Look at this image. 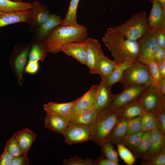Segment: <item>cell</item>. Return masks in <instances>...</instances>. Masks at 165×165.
Returning <instances> with one entry per match:
<instances>
[{"instance_id": "obj_42", "label": "cell", "mask_w": 165, "mask_h": 165, "mask_svg": "<svg viewBox=\"0 0 165 165\" xmlns=\"http://www.w3.org/2000/svg\"><path fill=\"white\" fill-rule=\"evenodd\" d=\"M158 46L165 49V28L152 29Z\"/></svg>"}, {"instance_id": "obj_27", "label": "cell", "mask_w": 165, "mask_h": 165, "mask_svg": "<svg viewBox=\"0 0 165 165\" xmlns=\"http://www.w3.org/2000/svg\"><path fill=\"white\" fill-rule=\"evenodd\" d=\"M136 61L133 60H127L117 64L106 79L108 84L112 86L116 83L120 82L124 72Z\"/></svg>"}, {"instance_id": "obj_51", "label": "cell", "mask_w": 165, "mask_h": 165, "mask_svg": "<svg viewBox=\"0 0 165 165\" xmlns=\"http://www.w3.org/2000/svg\"><path fill=\"white\" fill-rule=\"evenodd\" d=\"M12 1L15 2H22V0H10Z\"/></svg>"}, {"instance_id": "obj_40", "label": "cell", "mask_w": 165, "mask_h": 165, "mask_svg": "<svg viewBox=\"0 0 165 165\" xmlns=\"http://www.w3.org/2000/svg\"><path fill=\"white\" fill-rule=\"evenodd\" d=\"M64 165H95L94 161L89 158L82 159L80 157L74 156L68 159H64Z\"/></svg>"}, {"instance_id": "obj_15", "label": "cell", "mask_w": 165, "mask_h": 165, "mask_svg": "<svg viewBox=\"0 0 165 165\" xmlns=\"http://www.w3.org/2000/svg\"><path fill=\"white\" fill-rule=\"evenodd\" d=\"M61 51L74 58L82 64L86 65V46L85 41L66 44L62 46Z\"/></svg>"}, {"instance_id": "obj_5", "label": "cell", "mask_w": 165, "mask_h": 165, "mask_svg": "<svg viewBox=\"0 0 165 165\" xmlns=\"http://www.w3.org/2000/svg\"><path fill=\"white\" fill-rule=\"evenodd\" d=\"M120 82L123 90L132 84L148 86L152 83L148 65L138 60L124 72Z\"/></svg>"}, {"instance_id": "obj_49", "label": "cell", "mask_w": 165, "mask_h": 165, "mask_svg": "<svg viewBox=\"0 0 165 165\" xmlns=\"http://www.w3.org/2000/svg\"><path fill=\"white\" fill-rule=\"evenodd\" d=\"M157 86L161 94L165 95V78H160Z\"/></svg>"}, {"instance_id": "obj_6", "label": "cell", "mask_w": 165, "mask_h": 165, "mask_svg": "<svg viewBox=\"0 0 165 165\" xmlns=\"http://www.w3.org/2000/svg\"><path fill=\"white\" fill-rule=\"evenodd\" d=\"M137 101L145 112L155 115L165 103V95L152 83L141 94Z\"/></svg>"}, {"instance_id": "obj_12", "label": "cell", "mask_w": 165, "mask_h": 165, "mask_svg": "<svg viewBox=\"0 0 165 165\" xmlns=\"http://www.w3.org/2000/svg\"><path fill=\"white\" fill-rule=\"evenodd\" d=\"M86 46V64L90 73L95 74L96 65L99 57L103 51L99 42L91 37L85 40Z\"/></svg>"}, {"instance_id": "obj_18", "label": "cell", "mask_w": 165, "mask_h": 165, "mask_svg": "<svg viewBox=\"0 0 165 165\" xmlns=\"http://www.w3.org/2000/svg\"><path fill=\"white\" fill-rule=\"evenodd\" d=\"M79 99L64 103L50 101L43 105L44 109L47 113L68 118Z\"/></svg>"}, {"instance_id": "obj_8", "label": "cell", "mask_w": 165, "mask_h": 165, "mask_svg": "<svg viewBox=\"0 0 165 165\" xmlns=\"http://www.w3.org/2000/svg\"><path fill=\"white\" fill-rule=\"evenodd\" d=\"M148 86L132 84L126 87L121 93L113 94L112 101L109 108L112 111H116L124 106L137 100Z\"/></svg>"}, {"instance_id": "obj_34", "label": "cell", "mask_w": 165, "mask_h": 165, "mask_svg": "<svg viewBox=\"0 0 165 165\" xmlns=\"http://www.w3.org/2000/svg\"><path fill=\"white\" fill-rule=\"evenodd\" d=\"M145 131L141 130L126 136L121 143L129 149L134 150L139 145Z\"/></svg>"}, {"instance_id": "obj_44", "label": "cell", "mask_w": 165, "mask_h": 165, "mask_svg": "<svg viewBox=\"0 0 165 165\" xmlns=\"http://www.w3.org/2000/svg\"><path fill=\"white\" fill-rule=\"evenodd\" d=\"M39 68L38 62L28 61L25 66L24 72L29 74H35L38 72Z\"/></svg>"}, {"instance_id": "obj_7", "label": "cell", "mask_w": 165, "mask_h": 165, "mask_svg": "<svg viewBox=\"0 0 165 165\" xmlns=\"http://www.w3.org/2000/svg\"><path fill=\"white\" fill-rule=\"evenodd\" d=\"M31 45V43L15 46L10 60L11 68L20 86L24 82L23 76Z\"/></svg>"}, {"instance_id": "obj_52", "label": "cell", "mask_w": 165, "mask_h": 165, "mask_svg": "<svg viewBox=\"0 0 165 165\" xmlns=\"http://www.w3.org/2000/svg\"><path fill=\"white\" fill-rule=\"evenodd\" d=\"M149 0L152 3L153 0Z\"/></svg>"}, {"instance_id": "obj_29", "label": "cell", "mask_w": 165, "mask_h": 165, "mask_svg": "<svg viewBox=\"0 0 165 165\" xmlns=\"http://www.w3.org/2000/svg\"><path fill=\"white\" fill-rule=\"evenodd\" d=\"M32 3L17 2L10 0H0V11L5 13L30 10Z\"/></svg>"}, {"instance_id": "obj_38", "label": "cell", "mask_w": 165, "mask_h": 165, "mask_svg": "<svg viewBox=\"0 0 165 165\" xmlns=\"http://www.w3.org/2000/svg\"><path fill=\"white\" fill-rule=\"evenodd\" d=\"M141 129V116L127 119L126 136L138 132Z\"/></svg>"}, {"instance_id": "obj_35", "label": "cell", "mask_w": 165, "mask_h": 165, "mask_svg": "<svg viewBox=\"0 0 165 165\" xmlns=\"http://www.w3.org/2000/svg\"><path fill=\"white\" fill-rule=\"evenodd\" d=\"M116 144L118 152L120 158L126 164L133 165L135 162L136 158L130 150L122 143Z\"/></svg>"}, {"instance_id": "obj_25", "label": "cell", "mask_w": 165, "mask_h": 165, "mask_svg": "<svg viewBox=\"0 0 165 165\" xmlns=\"http://www.w3.org/2000/svg\"><path fill=\"white\" fill-rule=\"evenodd\" d=\"M62 22V20L59 16L51 14L46 21L38 28L37 33L38 39L43 41L49 33L61 24Z\"/></svg>"}, {"instance_id": "obj_1", "label": "cell", "mask_w": 165, "mask_h": 165, "mask_svg": "<svg viewBox=\"0 0 165 165\" xmlns=\"http://www.w3.org/2000/svg\"><path fill=\"white\" fill-rule=\"evenodd\" d=\"M88 38L87 29L78 23L61 24L53 29L43 41L48 52L57 53L64 45L73 42L85 41Z\"/></svg>"}, {"instance_id": "obj_19", "label": "cell", "mask_w": 165, "mask_h": 165, "mask_svg": "<svg viewBox=\"0 0 165 165\" xmlns=\"http://www.w3.org/2000/svg\"><path fill=\"white\" fill-rule=\"evenodd\" d=\"M99 85H94L79 99L72 108L71 113L90 108L94 106Z\"/></svg>"}, {"instance_id": "obj_32", "label": "cell", "mask_w": 165, "mask_h": 165, "mask_svg": "<svg viewBox=\"0 0 165 165\" xmlns=\"http://www.w3.org/2000/svg\"><path fill=\"white\" fill-rule=\"evenodd\" d=\"M141 117V130L151 131L154 129L159 128L157 120L154 114L145 112Z\"/></svg>"}, {"instance_id": "obj_20", "label": "cell", "mask_w": 165, "mask_h": 165, "mask_svg": "<svg viewBox=\"0 0 165 165\" xmlns=\"http://www.w3.org/2000/svg\"><path fill=\"white\" fill-rule=\"evenodd\" d=\"M69 124L67 118L47 113L44 125L52 132L62 134Z\"/></svg>"}, {"instance_id": "obj_22", "label": "cell", "mask_w": 165, "mask_h": 165, "mask_svg": "<svg viewBox=\"0 0 165 165\" xmlns=\"http://www.w3.org/2000/svg\"><path fill=\"white\" fill-rule=\"evenodd\" d=\"M102 52L98 58L96 66L95 74L100 75L101 79H107L117 65Z\"/></svg>"}, {"instance_id": "obj_24", "label": "cell", "mask_w": 165, "mask_h": 165, "mask_svg": "<svg viewBox=\"0 0 165 165\" xmlns=\"http://www.w3.org/2000/svg\"><path fill=\"white\" fill-rule=\"evenodd\" d=\"M127 119L121 117L112 129L108 139L112 144L121 143L126 135Z\"/></svg>"}, {"instance_id": "obj_9", "label": "cell", "mask_w": 165, "mask_h": 165, "mask_svg": "<svg viewBox=\"0 0 165 165\" xmlns=\"http://www.w3.org/2000/svg\"><path fill=\"white\" fill-rule=\"evenodd\" d=\"M62 134L68 145L81 143L91 140V127L80 124L70 123Z\"/></svg>"}, {"instance_id": "obj_4", "label": "cell", "mask_w": 165, "mask_h": 165, "mask_svg": "<svg viewBox=\"0 0 165 165\" xmlns=\"http://www.w3.org/2000/svg\"><path fill=\"white\" fill-rule=\"evenodd\" d=\"M109 28L126 38L137 41L148 29L147 12L144 11L138 12L124 24Z\"/></svg>"}, {"instance_id": "obj_31", "label": "cell", "mask_w": 165, "mask_h": 165, "mask_svg": "<svg viewBox=\"0 0 165 165\" xmlns=\"http://www.w3.org/2000/svg\"><path fill=\"white\" fill-rule=\"evenodd\" d=\"M112 144L107 139L101 141L98 145L101 148V156L109 160L118 162L119 158L118 153Z\"/></svg>"}, {"instance_id": "obj_47", "label": "cell", "mask_w": 165, "mask_h": 165, "mask_svg": "<svg viewBox=\"0 0 165 165\" xmlns=\"http://www.w3.org/2000/svg\"><path fill=\"white\" fill-rule=\"evenodd\" d=\"M13 158V157L4 149L0 157V165H10Z\"/></svg>"}, {"instance_id": "obj_48", "label": "cell", "mask_w": 165, "mask_h": 165, "mask_svg": "<svg viewBox=\"0 0 165 165\" xmlns=\"http://www.w3.org/2000/svg\"><path fill=\"white\" fill-rule=\"evenodd\" d=\"M160 78H165V60L157 63Z\"/></svg>"}, {"instance_id": "obj_45", "label": "cell", "mask_w": 165, "mask_h": 165, "mask_svg": "<svg viewBox=\"0 0 165 165\" xmlns=\"http://www.w3.org/2000/svg\"><path fill=\"white\" fill-rule=\"evenodd\" d=\"M29 160L27 155H20L13 157L10 165H28Z\"/></svg>"}, {"instance_id": "obj_33", "label": "cell", "mask_w": 165, "mask_h": 165, "mask_svg": "<svg viewBox=\"0 0 165 165\" xmlns=\"http://www.w3.org/2000/svg\"><path fill=\"white\" fill-rule=\"evenodd\" d=\"M80 0H71L66 14L61 24H77V11Z\"/></svg>"}, {"instance_id": "obj_11", "label": "cell", "mask_w": 165, "mask_h": 165, "mask_svg": "<svg viewBox=\"0 0 165 165\" xmlns=\"http://www.w3.org/2000/svg\"><path fill=\"white\" fill-rule=\"evenodd\" d=\"M112 87L108 84L106 79H101L94 106L97 113L110 106L113 94Z\"/></svg>"}, {"instance_id": "obj_46", "label": "cell", "mask_w": 165, "mask_h": 165, "mask_svg": "<svg viewBox=\"0 0 165 165\" xmlns=\"http://www.w3.org/2000/svg\"><path fill=\"white\" fill-rule=\"evenodd\" d=\"M95 165H119L118 162L115 161L101 156L94 161Z\"/></svg>"}, {"instance_id": "obj_17", "label": "cell", "mask_w": 165, "mask_h": 165, "mask_svg": "<svg viewBox=\"0 0 165 165\" xmlns=\"http://www.w3.org/2000/svg\"><path fill=\"white\" fill-rule=\"evenodd\" d=\"M32 5L31 18L29 24L32 28H38L46 21L51 14L46 7L39 1H34Z\"/></svg>"}, {"instance_id": "obj_21", "label": "cell", "mask_w": 165, "mask_h": 165, "mask_svg": "<svg viewBox=\"0 0 165 165\" xmlns=\"http://www.w3.org/2000/svg\"><path fill=\"white\" fill-rule=\"evenodd\" d=\"M150 133L151 147L145 159L155 156L165 147V134L159 128H157L151 131Z\"/></svg>"}, {"instance_id": "obj_28", "label": "cell", "mask_w": 165, "mask_h": 165, "mask_svg": "<svg viewBox=\"0 0 165 165\" xmlns=\"http://www.w3.org/2000/svg\"><path fill=\"white\" fill-rule=\"evenodd\" d=\"M48 52L43 41L36 42L31 43L28 56V61L43 62Z\"/></svg>"}, {"instance_id": "obj_50", "label": "cell", "mask_w": 165, "mask_h": 165, "mask_svg": "<svg viewBox=\"0 0 165 165\" xmlns=\"http://www.w3.org/2000/svg\"><path fill=\"white\" fill-rule=\"evenodd\" d=\"M159 2L161 5L162 7L165 9V0H156Z\"/></svg>"}, {"instance_id": "obj_16", "label": "cell", "mask_w": 165, "mask_h": 165, "mask_svg": "<svg viewBox=\"0 0 165 165\" xmlns=\"http://www.w3.org/2000/svg\"><path fill=\"white\" fill-rule=\"evenodd\" d=\"M31 9L5 13L0 11V28L19 22L29 24L31 18Z\"/></svg>"}, {"instance_id": "obj_41", "label": "cell", "mask_w": 165, "mask_h": 165, "mask_svg": "<svg viewBox=\"0 0 165 165\" xmlns=\"http://www.w3.org/2000/svg\"><path fill=\"white\" fill-rule=\"evenodd\" d=\"M154 115L157 120L159 128L165 134V103Z\"/></svg>"}, {"instance_id": "obj_3", "label": "cell", "mask_w": 165, "mask_h": 165, "mask_svg": "<svg viewBox=\"0 0 165 165\" xmlns=\"http://www.w3.org/2000/svg\"><path fill=\"white\" fill-rule=\"evenodd\" d=\"M120 117L116 111L108 107L99 112L91 127V139L97 145L101 141L107 139L114 125Z\"/></svg>"}, {"instance_id": "obj_10", "label": "cell", "mask_w": 165, "mask_h": 165, "mask_svg": "<svg viewBox=\"0 0 165 165\" xmlns=\"http://www.w3.org/2000/svg\"><path fill=\"white\" fill-rule=\"evenodd\" d=\"M140 48V54L138 60L144 64L151 59L152 53L158 46L152 30L148 29L138 42Z\"/></svg>"}, {"instance_id": "obj_26", "label": "cell", "mask_w": 165, "mask_h": 165, "mask_svg": "<svg viewBox=\"0 0 165 165\" xmlns=\"http://www.w3.org/2000/svg\"><path fill=\"white\" fill-rule=\"evenodd\" d=\"M116 112L120 117L127 119L141 116L145 112L137 100L124 106Z\"/></svg>"}, {"instance_id": "obj_14", "label": "cell", "mask_w": 165, "mask_h": 165, "mask_svg": "<svg viewBox=\"0 0 165 165\" xmlns=\"http://www.w3.org/2000/svg\"><path fill=\"white\" fill-rule=\"evenodd\" d=\"M98 113L94 107L73 112L68 118L69 124L78 123L91 127L96 120Z\"/></svg>"}, {"instance_id": "obj_2", "label": "cell", "mask_w": 165, "mask_h": 165, "mask_svg": "<svg viewBox=\"0 0 165 165\" xmlns=\"http://www.w3.org/2000/svg\"><path fill=\"white\" fill-rule=\"evenodd\" d=\"M102 40L117 64L127 60H138L140 48L137 40L126 38L110 28L102 37Z\"/></svg>"}, {"instance_id": "obj_13", "label": "cell", "mask_w": 165, "mask_h": 165, "mask_svg": "<svg viewBox=\"0 0 165 165\" xmlns=\"http://www.w3.org/2000/svg\"><path fill=\"white\" fill-rule=\"evenodd\" d=\"M149 15L148 17V29L165 28V9L156 0H153Z\"/></svg>"}, {"instance_id": "obj_37", "label": "cell", "mask_w": 165, "mask_h": 165, "mask_svg": "<svg viewBox=\"0 0 165 165\" xmlns=\"http://www.w3.org/2000/svg\"><path fill=\"white\" fill-rule=\"evenodd\" d=\"M142 165H165V147L155 156L141 161Z\"/></svg>"}, {"instance_id": "obj_36", "label": "cell", "mask_w": 165, "mask_h": 165, "mask_svg": "<svg viewBox=\"0 0 165 165\" xmlns=\"http://www.w3.org/2000/svg\"><path fill=\"white\" fill-rule=\"evenodd\" d=\"M4 149L13 157L23 155L15 134L7 141Z\"/></svg>"}, {"instance_id": "obj_39", "label": "cell", "mask_w": 165, "mask_h": 165, "mask_svg": "<svg viewBox=\"0 0 165 165\" xmlns=\"http://www.w3.org/2000/svg\"><path fill=\"white\" fill-rule=\"evenodd\" d=\"M148 67L152 83L157 86L160 79L159 73L157 64L152 59L148 60L145 63Z\"/></svg>"}, {"instance_id": "obj_30", "label": "cell", "mask_w": 165, "mask_h": 165, "mask_svg": "<svg viewBox=\"0 0 165 165\" xmlns=\"http://www.w3.org/2000/svg\"><path fill=\"white\" fill-rule=\"evenodd\" d=\"M150 131H145L137 147L133 151L137 157L144 160L150 148Z\"/></svg>"}, {"instance_id": "obj_43", "label": "cell", "mask_w": 165, "mask_h": 165, "mask_svg": "<svg viewBox=\"0 0 165 165\" xmlns=\"http://www.w3.org/2000/svg\"><path fill=\"white\" fill-rule=\"evenodd\" d=\"M151 58L157 63L165 60V49L158 46L153 50Z\"/></svg>"}, {"instance_id": "obj_23", "label": "cell", "mask_w": 165, "mask_h": 165, "mask_svg": "<svg viewBox=\"0 0 165 165\" xmlns=\"http://www.w3.org/2000/svg\"><path fill=\"white\" fill-rule=\"evenodd\" d=\"M15 134L23 155H27L36 138V134L27 128L18 131Z\"/></svg>"}]
</instances>
